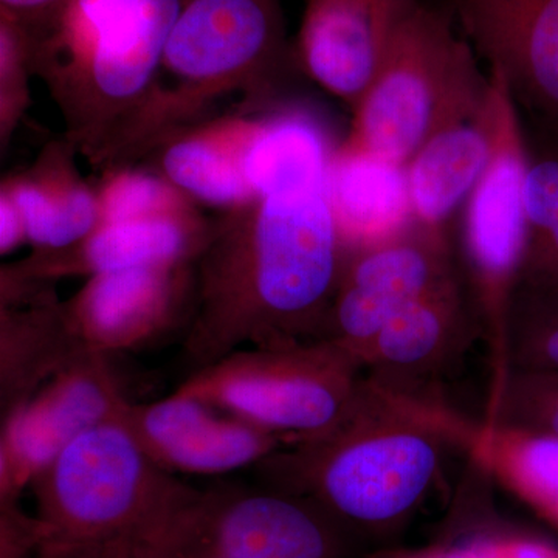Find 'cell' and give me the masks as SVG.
Wrapping results in <instances>:
<instances>
[{"instance_id": "ba28073f", "label": "cell", "mask_w": 558, "mask_h": 558, "mask_svg": "<svg viewBox=\"0 0 558 558\" xmlns=\"http://www.w3.org/2000/svg\"><path fill=\"white\" fill-rule=\"evenodd\" d=\"M357 360L330 341L242 348L194 371L175 391L277 433L290 444L323 435L357 405Z\"/></svg>"}, {"instance_id": "d6a6232c", "label": "cell", "mask_w": 558, "mask_h": 558, "mask_svg": "<svg viewBox=\"0 0 558 558\" xmlns=\"http://www.w3.org/2000/svg\"><path fill=\"white\" fill-rule=\"evenodd\" d=\"M376 558H481V556L475 539L470 534L468 537L439 543V545H432L428 548L384 554Z\"/></svg>"}, {"instance_id": "30bf717a", "label": "cell", "mask_w": 558, "mask_h": 558, "mask_svg": "<svg viewBox=\"0 0 558 558\" xmlns=\"http://www.w3.org/2000/svg\"><path fill=\"white\" fill-rule=\"evenodd\" d=\"M458 277L449 234L411 222L388 240L348 253L322 340L362 366L389 319Z\"/></svg>"}, {"instance_id": "7402d4cb", "label": "cell", "mask_w": 558, "mask_h": 558, "mask_svg": "<svg viewBox=\"0 0 558 558\" xmlns=\"http://www.w3.org/2000/svg\"><path fill=\"white\" fill-rule=\"evenodd\" d=\"M89 351L81 347L57 292L0 307V407L13 409Z\"/></svg>"}, {"instance_id": "7a4b0ae2", "label": "cell", "mask_w": 558, "mask_h": 558, "mask_svg": "<svg viewBox=\"0 0 558 558\" xmlns=\"http://www.w3.org/2000/svg\"><path fill=\"white\" fill-rule=\"evenodd\" d=\"M185 2L64 0L27 27L33 72L60 109L62 137L95 170H108L153 98Z\"/></svg>"}, {"instance_id": "8fae6325", "label": "cell", "mask_w": 558, "mask_h": 558, "mask_svg": "<svg viewBox=\"0 0 558 558\" xmlns=\"http://www.w3.org/2000/svg\"><path fill=\"white\" fill-rule=\"evenodd\" d=\"M126 396L108 355L87 351L20 405L3 411L0 428V505L20 502L73 440L119 418Z\"/></svg>"}, {"instance_id": "7c38bea8", "label": "cell", "mask_w": 558, "mask_h": 558, "mask_svg": "<svg viewBox=\"0 0 558 558\" xmlns=\"http://www.w3.org/2000/svg\"><path fill=\"white\" fill-rule=\"evenodd\" d=\"M196 304V264L106 271L62 301L81 347L98 354L137 351L179 326Z\"/></svg>"}, {"instance_id": "5b68a950", "label": "cell", "mask_w": 558, "mask_h": 558, "mask_svg": "<svg viewBox=\"0 0 558 558\" xmlns=\"http://www.w3.org/2000/svg\"><path fill=\"white\" fill-rule=\"evenodd\" d=\"M191 486L146 457L119 422L81 435L33 481L38 558H128Z\"/></svg>"}, {"instance_id": "f546056e", "label": "cell", "mask_w": 558, "mask_h": 558, "mask_svg": "<svg viewBox=\"0 0 558 558\" xmlns=\"http://www.w3.org/2000/svg\"><path fill=\"white\" fill-rule=\"evenodd\" d=\"M481 558H558V545L527 532L483 531L472 534Z\"/></svg>"}, {"instance_id": "e0dca14e", "label": "cell", "mask_w": 558, "mask_h": 558, "mask_svg": "<svg viewBox=\"0 0 558 558\" xmlns=\"http://www.w3.org/2000/svg\"><path fill=\"white\" fill-rule=\"evenodd\" d=\"M259 116L240 110L182 128L161 140L138 165L197 207L218 215L245 207L258 196L248 180L247 157Z\"/></svg>"}, {"instance_id": "e575fe53", "label": "cell", "mask_w": 558, "mask_h": 558, "mask_svg": "<svg viewBox=\"0 0 558 558\" xmlns=\"http://www.w3.org/2000/svg\"><path fill=\"white\" fill-rule=\"evenodd\" d=\"M531 286L558 307V281H521Z\"/></svg>"}, {"instance_id": "484cf974", "label": "cell", "mask_w": 558, "mask_h": 558, "mask_svg": "<svg viewBox=\"0 0 558 558\" xmlns=\"http://www.w3.org/2000/svg\"><path fill=\"white\" fill-rule=\"evenodd\" d=\"M484 425L558 436V373L510 369Z\"/></svg>"}, {"instance_id": "4dcf8cb0", "label": "cell", "mask_w": 558, "mask_h": 558, "mask_svg": "<svg viewBox=\"0 0 558 558\" xmlns=\"http://www.w3.org/2000/svg\"><path fill=\"white\" fill-rule=\"evenodd\" d=\"M521 281H558V222L545 240L529 248Z\"/></svg>"}, {"instance_id": "9a60e30c", "label": "cell", "mask_w": 558, "mask_h": 558, "mask_svg": "<svg viewBox=\"0 0 558 558\" xmlns=\"http://www.w3.org/2000/svg\"><path fill=\"white\" fill-rule=\"evenodd\" d=\"M470 46L517 105L558 120V0H449Z\"/></svg>"}, {"instance_id": "d4e9b609", "label": "cell", "mask_w": 558, "mask_h": 558, "mask_svg": "<svg viewBox=\"0 0 558 558\" xmlns=\"http://www.w3.org/2000/svg\"><path fill=\"white\" fill-rule=\"evenodd\" d=\"M509 371L558 373V307L520 282L509 318Z\"/></svg>"}, {"instance_id": "603a6c76", "label": "cell", "mask_w": 558, "mask_h": 558, "mask_svg": "<svg viewBox=\"0 0 558 558\" xmlns=\"http://www.w3.org/2000/svg\"><path fill=\"white\" fill-rule=\"evenodd\" d=\"M473 447L488 472L558 535V436L484 425Z\"/></svg>"}, {"instance_id": "4316f807", "label": "cell", "mask_w": 558, "mask_h": 558, "mask_svg": "<svg viewBox=\"0 0 558 558\" xmlns=\"http://www.w3.org/2000/svg\"><path fill=\"white\" fill-rule=\"evenodd\" d=\"M538 120L542 124L534 137L524 134L523 207L529 248L545 240L558 222V120Z\"/></svg>"}, {"instance_id": "4fadbf2b", "label": "cell", "mask_w": 558, "mask_h": 558, "mask_svg": "<svg viewBox=\"0 0 558 558\" xmlns=\"http://www.w3.org/2000/svg\"><path fill=\"white\" fill-rule=\"evenodd\" d=\"M117 422L170 473L222 475L259 464L288 446L277 433L179 391L156 402L128 400Z\"/></svg>"}, {"instance_id": "5bb4252c", "label": "cell", "mask_w": 558, "mask_h": 558, "mask_svg": "<svg viewBox=\"0 0 558 558\" xmlns=\"http://www.w3.org/2000/svg\"><path fill=\"white\" fill-rule=\"evenodd\" d=\"M216 216L202 209L101 223L72 247L32 252L3 264L0 286L44 288L60 279L95 277L135 267L196 264L215 234Z\"/></svg>"}, {"instance_id": "9c48e42d", "label": "cell", "mask_w": 558, "mask_h": 558, "mask_svg": "<svg viewBox=\"0 0 558 558\" xmlns=\"http://www.w3.org/2000/svg\"><path fill=\"white\" fill-rule=\"evenodd\" d=\"M488 78L494 150L483 179L459 216V227L468 292L490 347V414L509 376L510 310L526 264L529 231L523 207L526 138L519 105L505 81L495 73Z\"/></svg>"}, {"instance_id": "1f68e13d", "label": "cell", "mask_w": 558, "mask_h": 558, "mask_svg": "<svg viewBox=\"0 0 558 558\" xmlns=\"http://www.w3.org/2000/svg\"><path fill=\"white\" fill-rule=\"evenodd\" d=\"M24 244H28L27 233L20 211L7 194L0 193V253L11 255Z\"/></svg>"}, {"instance_id": "277c9868", "label": "cell", "mask_w": 558, "mask_h": 558, "mask_svg": "<svg viewBox=\"0 0 558 558\" xmlns=\"http://www.w3.org/2000/svg\"><path fill=\"white\" fill-rule=\"evenodd\" d=\"M295 73L281 0H186L121 163L137 165L172 132L213 119L220 98L241 95L248 113L281 106Z\"/></svg>"}, {"instance_id": "44dd1931", "label": "cell", "mask_w": 558, "mask_h": 558, "mask_svg": "<svg viewBox=\"0 0 558 558\" xmlns=\"http://www.w3.org/2000/svg\"><path fill=\"white\" fill-rule=\"evenodd\" d=\"M328 189L347 255L388 240L413 222L403 165L341 143L330 163Z\"/></svg>"}, {"instance_id": "f1b7e54d", "label": "cell", "mask_w": 558, "mask_h": 558, "mask_svg": "<svg viewBox=\"0 0 558 558\" xmlns=\"http://www.w3.org/2000/svg\"><path fill=\"white\" fill-rule=\"evenodd\" d=\"M44 539V524L20 508V502L0 505V558H31Z\"/></svg>"}, {"instance_id": "6da1fadb", "label": "cell", "mask_w": 558, "mask_h": 558, "mask_svg": "<svg viewBox=\"0 0 558 558\" xmlns=\"http://www.w3.org/2000/svg\"><path fill=\"white\" fill-rule=\"evenodd\" d=\"M336 149L318 132L271 138L250 167L256 199L216 215L183 341L194 371L242 348L323 339L347 258L329 201Z\"/></svg>"}, {"instance_id": "52a82bcc", "label": "cell", "mask_w": 558, "mask_h": 558, "mask_svg": "<svg viewBox=\"0 0 558 558\" xmlns=\"http://www.w3.org/2000/svg\"><path fill=\"white\" fill-rule=\"evenodd\" d=\"M354 535L281 488L190 487L128 558H352Z\"/></svg>"}, {"instance_id": "8992f818", "label": "cell", "mask_w": 558, "mask_h": 558, "mask_svg": "<svg viewBox=\"0 0 558 558\" xmlns=\"http://www.w3.org/2000/svg\"><path fill=\"white\" fill-rule=\"evenodd\" d=\"M488 89L476 51L457 35L449 14L418 2L352 108L351 130L341 143L405 167L439 132L478 117Z\"/></svg>"}, {"instance_id": "cb8c5ba5", "label": "cell", "mask_w": 558, "mask_h": 558, "mask_svg": "<svg viewBox=\"0 0 558 558\" xmlns=\"http://www.w3.org/2000/svg\"><path fill=\"white\" fill-rule=\"evenodd\" d=\"M97 189L101 202V223L202 209L143 165L105 172Z\"/></svg>"}, {"instance_id": "836d02e7", "label": "cell", "mask_w": 558, "mask_h": 558, "mask_svg": "<svg viewBox=\"0 0 558 558\" xmlns=\"http://www.w3.org/2000/svg\"><path fill=\"white\" fill-rule=\"evenodd\" d=\"M64 0H0V13L10 14L25 27H35L47 20Z\"/></svg>"}, {"instance_id": "ac0fdd59", "label": "cell", "mask_w": 558, "mask_h": 558, "mask_svg": "<svg viewBox=\"0 0 558 558\" xmlns=\"http://www.w3.org/2000/svg\"><path fill=\"white\" fill-rule=\"evenodd\" d=\"M483 332L461 277L440 286L395 315L371 343L363 368L373 384L403 396L405 385L438 373Z\"/></svg>"}, {"instance_id": "2e32d148", "label": "cell", "mask_w": 558, "mask_h": 558, "mask_svg": "<svg viewBox=\"0 0 558 558\" xmlns=\"http://www.w3.org/2000/svg\"><path fill=\"white\" fill-rule=\"evenodd\" d=\"M418 0H310L295 44L300 72L351 106L368 90Z\"/></svg>"}, {"instance_id": "ffe728a7", "label": "cell", "mask_w": 558, "mask_h": 558, "mask_svg": "<svg viewBox=\"0 0 558 558\" xmlns=\"http://www.w3.org/2000/svg\"><path fill=\"white\" fill-rule=\"evenodd\" d=\"M492 150L488 100L475 119L428 140L405 165L413 222L450 236L454 220L487 170Z\"/></svg>"}, {"instance_id": "83f0119b", "label": "cell", "mask_w": 558, "mask_h": 558, "mask_svg": "<svg viewBox=\"0 0 558 558\" xmlns=\"http://www.w3.org/2000/svg\"><path fill=\"white\" fill-rule=\"evenodd\" d=\"M35 76L31 33L22 22L0 13V150L10 148L32 105L31 81Z\"/></svg>"}, {"instance_id": "d6986e66", "label": "cell", "mask_w": 558, "mask_h": 558, "mask_svg": "<svg viewBox=\"0 0 558 558\" xmlns=\"http://www.w3.org/2000/svg\"><path fill=\"white\" fill-rule=\"evenodd\" d=\"M78 156L64 137L50 140L27 170L2 180L0 193L16 205L32 252L72 247L100 227V194L81 175Z\"/></svg>"}, {"instance_id": "3957f363", "label": "cell", "mask_w": 558, "mask_h": 558, "mask_svg": "<svg viewBox=\"0 0 558 558\" xmlns=\"http://www.w3.org/2000/svg\"><path fill=\"white\" fill-rule=\"evenodd\" d=\"M451 432L442 414L366 381L336 427L258 465L271 487L312 499L354 537L379 535L402 526L427 497Z\"/></svg>"}]
</instances>
